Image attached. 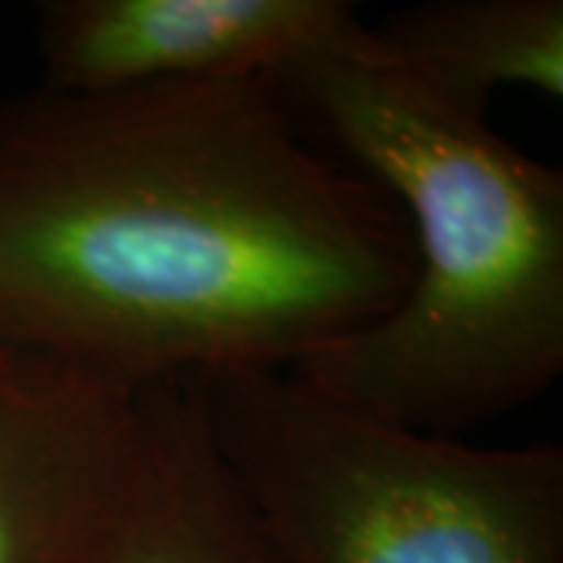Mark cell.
<instances>
[{
    "label": "cell",
    "instance_id": "cell-1",
    "mask_svg": "<svg viewBox=\"0 0 563 563\" xmlns=\"http://www.w3.org/2000/svg\"><path fill=\"white\" fill-rule=\"evenodd\" d=\"M410 279L401 210L273 79L0 103V342L132 388L295 369Z\"/></svg>",
    "mask_w": 563,
    "mask_h": 563
},
{
    "label": "cell",
    "instance_id": "cell-2",
    "mask_svg": "<svg viewBox=\"0 0 563 563\" xmlns=\"http://www.w3.org/2000/svg\"><path fill=\"white\" fill-rule=\"evenodd\" d=\"M303 132L401 210L413 279L295 373L361 413L457 439L563 369V169L407 79L357 22L269 76Z\"/></svg>",
    "mask_w": 563,
    "mask_h": 563
},
{
    "label": "cell",
    "instance_id": "cell-3",
    "mask_svg": "<svg viewBox=\"0 0 563 563\" xmlns=\"http://www.w3.org/2000/svg\"><path fill=\"white\" fill-rule=\"evenodd\" d=\"M279 563H563V448H483L361 413L288 369L191 383Z\"/></svg>",
    "mask_w": 563,
    "mask_h": 563
},
{
    "label": "cell",
    "instance_id": "cell-4",
    "mask_svg": "<svg viewBox=\"0 0 563 563\" xmlns=\"http://www.w3.org/2000/svg\"><path fill=\"white\" fill-rule=\"evenodd\" d=\"M144 388L0 342V563H98L139 483Z\"/></svg>",
    "mask_w": 563,
    "mask_h": 563
},
{
    "label": "cell",
    "instance_id": "cell-5",
    "mask_svg": "<svg viewBox=\"0 0 563 563\" xmlns=\"http://www.w3.org/2000/svg\"><path fill=\"white\" fill-rule=\"evenodd\" d=\"M363 16L347 0H44V88L69 95L269 79Z\"/></svg>",
    "mask_w": 563,
    "mask_h": 563
},
{
    "label": "cell",
    "instance_id": "cell-6",
    "mask_svg": "<svg viewBox=\"0 0 563 563\" xmlns=\"http://www.w3.org/2000/svg\"><path fill=\"white\" fill-rule=\"evenodd\" d=\"M98 563H279L222 470L191 383L144 388L139 483Z\"/></svg>",
    "mask_w": 563,
    "mask_h": 563
},
{
    "label": "cell",
    "instance_id": "cell-7",
    "mask_svg": "<svg viewBox=\"0 0 563 563\" xmlns=\"http://www.w3.org/2000/svg\"><path fill=\"white\" fill-rule=\"evenodd\" d=\"M407 79L470 113L504 88L563 98V0H432L369 25Z\"/></svg>",
    "mask_w": 563,
    "mask_h": 563
}]
</instances>
